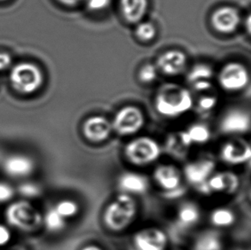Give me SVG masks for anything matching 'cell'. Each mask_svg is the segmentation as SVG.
Listing matches in <instances>:
<instances>
[{"label":"cell","mask_w":251,"mask_h":250,"mask_svg":"<svg viewBox=\"0 0 251 250\" xmlns=\"http://www.w3.org/2000/svg\"><path fill=\"white\" fill-rule=\"evenodd\" d=\"M192 105L193 99L190 92L179 85H164L155 99L157 111L167 117L182 115L190 111Z\"/></svg>","instance_id":"obj_1"},{"label":"cell","mask_w":251,"mask_h":250,"mask_svg":"<svg viewBox=\"0 0 251 250\" xmlns=\"http://www.w3.org/2000/svg\"><path fill=\"white\" fill-rule=\"evenodd\" d=\"M12 88L21 95H32L44 82V75L36 64L24 62L15 65L10 75Z\"/></svg>","instance_id":"obj_2"},{"label":"cell","mask_w":251,"mask_h":250,"mask_svg":"<svg viewBox=\"0 0 251 250\" xmlns=\"http://www.w3.org/2000/svg\"><path fill=\"white\" fill-rule=\"evenodd\" d=\"M136 213V203L132 198L127 195H121L106 208L104 220L109 229L120 231L129 226Z\"/></svg>","instance_id":"obj_3"},{"label":"cell","mask_w":251,"mask_h":250,"mask_svg":"<svg viewBox=\"0 0 251 250\" xmlns=\"http://www.w3.org/2000/svg\"><path fill=\"white\" fill-rule=\"evenodd\" d=\"M7 221L12 226L25 231L35 230L42 222L41 213L24 200L12 203L6 210Z\"/></svg>","instance_id":"obj_4"},{"label":"cell","mask_w":251,"mask_h":250,"mask_svg":"<svg viewBox=\"0 0 251 250\" xmlns=\"http://www.w3.org/2000/svg\"><path fill=\"white\" fill-rule=\"evenodd\" d=\"M126 154L127 159L134 165H148L159 158L160 146L153 139L140 137L133 140L127 145Z\"/></svg>","instance_id":"obj_5"},{"label":"cell","mask_w":251,"mask_h":250,"mask_svg":"<svg viewBox=\"0 0 251 250\" xmlns=\"http://www.w3.org/2000/svg\"><path fill=\"white\" fill-rule=\"evenodd\" d=\"M144 121L143 112L139 108L126 106L116 114L112 124V129L119 135H133L143 128Z\"/></svg>","instance_id":"obj_6"},{"label":"cell","mask_w":251,"mask_h":250,"mask_svg":"<svg viewBox=\"0 0 251 250\" xmlns=\"http://www.w3.org/2000/svg\"><path fill=\"white\" fill-rule=\"evenodd\" d=\"M250 75L246 68L238 63H230L222 68L219 74V82L226 91L242 90L248 85Z\"/></svg>","instance_id":"obj_7"},{"label":"cell","mask_w":251,"mask_h":250,"mask_svg":"<svg viewBox=\"0 0 251 250\" xmlns=\"http://www.w3.org/2000/svg\"><path fill=\"white\" fill-rule=\"evenodd\" d=\"M241 22V17L238 10L230 6L221 7L215 10L211 23L215 30L222 34H231L238 28Z\"/></svg>","instance_id":"obj_8"},{"label":"cell","mask_w":251,"mask_h":250,"mask_svg":"<svg viewBox=\"0 0 251 250\" xmlns=\"http://www.w3.org/2000/svg\"><path fill=\"white\" fill-rule=\"evenodd\" d=\"M187 58L185 54L180 51H166L160 55L157 61V69L163 74L175 76L181 74L186 68Z\"/></svg>","instance_id":"obj_9"},{"label":"cell","mask_w":251,"mask_h":250,"mask_svg":"<svg viewBox=\"0 0 251 250\" xmlns=\"http://www.w3.org/2000/svg\"><path fill=\"white\" fill-rule=\"evenodd\" d=\"M112 131V124L100 116L89 118L83 125L85 137L91 142H103L108 138Z\"/></svg>","instance_id":"obj_10"},{"label":"cell","mask_w":251,"mask_h":250,"mask_svg":"<svg viewBox=\"0 0 251 250\" xmlns=\"http://www.w3.org/2000/svg\"><path fill=\"white\" fill-rule=\"evenodd\" d=\"M135 243L140 250H164L167 239L161 230L146 229L136 235Z\"/></svg>","instance_id":"obj_11"},{"label":"cell","mask_w":251,"mask_h":250,"mask_svg":"<svg viewBox=\"0 0 251 250\" xmlns=\"http://www.w3.org/2000/svg\"><path fill=\"white\" fill-rule=\"evenodd\" d=\"M226 133H243L250 128V116L241 110H231L225 116L221 124Z\"/></svg>","instance_id":"obj_12"},{"label":"cell","mask_w":251,"mask_h":250,"mask_svg":"<svg viewBox=\"0 0 251 250\" xmlns=\"http://www.w3.org/2000/svg\"><path fill=\"white\" fill-rule=\"evenodd\" d=\"M3 170L11 177H25L33 172L34 162L27 156H10L3 163Z\"/></svg>","instance_id":"obj_13"},{"label":"cell","mask_w":251,"mask_h":250,"mask_svg":"<svg viewBox=\"0 0 251 250\" xmlns=\"http://www.w3.org/2000/svg\"><path fill=\"white\" fill-rule=\"evenodd\" d=\"M222 159L229 164H241L251 159V149L245 142H228L222 149Z\"/></svg>","instance_id":"obj_14"},{"label":"cell","mask_w":251,"mask_h":250,"mask_svg":"<svg viewBox=\"0 0 251 250\" xmlns=\"http://www.w3.org/2000/svg\"><path fill=\"white\" fill-rule=\"evenodd\" d=\"M148 7V0H120L121 13L129 24H137L142 22Z\"/></svg>","instance_id":"obj_15"},{"label":"cell","mask_w":251,"mask_h":250,"mask_svg":"<svg viewBox=\"0 0 251 250\" xmlns=\"http://www.w3.org/2000/svg\"><path fill=\"white\" fill-rule=\"evenodd\" d=\"M154 178L160 186L167 190H175L179 186L181 176L173 166H161L154 173Z\"/></svg>","instance_id":"obj_16"},{"label":"cell","mask_w":251,"mask_h":250,"mask_svg":"<svg viewBox=\"0 0 251 250\" xmlns=\"http://www.w3.org/2000/svg\"><path fill=\"white\" fill-rule=\"evenodd\" d=\"M213 71L209 66L199 64L196 65L189 74V81L193 84L197 91H205L212 87L211 79Z\"/></svg>","instance_id":"obj_17"},{"label":"cell","mask_w":251,"mask_h":250,"mask_svg":"<svg viewBox=\"0 0 251 250\" xmlns=\"http://www.w3.org/2000/svg\"><path fill=\"white\" fill-rule=\"evenodd\" d=\"M214 168V163L211 160H201L190 164L185 168V175L190 182L200 183L207 179Z\"/></svg>","instance_id":"obj_18"},{"label":"cell","mask_w":251,"mask_h":250,"mask_svg":"<svg viewBox=\"0 0 251 250\" xmlns=\"http://www.w3.org/2000/svg\"><path fill=\"white\" fill-rule=\"evenodd\" d=\"M238 179L233 174L223 173L213 176L208 182V188L211 191H233L238 186Z\"/></svg>","instance_id":"obj_19"},{"label":"cell","mask_w":251,"mask_h":250,"mask_svg":"<svg viewBox=\"0 0 251 250\" xmlns=\"http://www.w3.org/2000/svg\"><path fill=\"white\" fill-rule=\"evenodd\" d=\"M120 185L123 189L129 192L142 193L146 190L148 183L143 176L135 173H128L122 176Z\"/></svg>","instance_id":"obj_20"},{"label":"cell","mask_w":251,"mask_h":250,"mask_svg":"<svg viewBox=\"0 0 251 250\" xmlns=\"http://www.w3.org/2000/svg\"><path fill=\"white\" fill-rule=\"evenodd\" d=\"M235 216L232 212L224 208L215 210L211 216L212 223L219 227L229 226L233 224Z\"/></svg>","instance_id":"obj_21"},{"label":"cell","mask_w":251,"mask_h":250,"mask_svg":"<svg viewBox=\"0 0 251 250\" xmlns=\"http://www.w3.org/2000/svg\"><path fill=\"white\" fill-rule=\"evenodd\" d=\"M135 34L138 40L147 42L152 41L156 36V28L151 23L140 22L136 25Z\"/></svg>","instance_id":"obj_22"},{"label":"cell","mask_w":251,"mask_h":250,"mask_svg":"<svg viewBox=\"0 0 251 250\" xmlns=\"http://www.w3.org/2000/svg\"><path fill=\"white\" fill-rule=\"evenodd\" d=\"M44 222L48 230L51 231H58L65 227V219L59 213L53 209L49 210L46 213Z\"/></svg>","instance_id":"obj_23"},{"label":"cell","mask_w":251,"mask_h":250,"mask_svg":"<svg viewBox=\"0 0 251 250\" xmlns=\"http://www.w3.org/2000/svg\"><path fill=\"white\" fill-rule=\"evenodd\" d=\"M187 134L189 135L191 142L196 143H204L207 142L210 137L208 128L204 125H194L188 130Z\"/></svg>","instance_id":"obj_24"},{"label":"cell","mask_w":251,"mask_h":250,"mask_svg":"<svg viewBox=\"0 0 251 250\" xmlns=\"http://www.w3.org/2000/svg\"><path fill=\"white\" fill-rule=\"evenodd\" d=\"M178 218L184 225H192L199 219V212L196 206L188 204L179 210Z\"/></svg>","instance_id":"obj_25"},{"label":"cell","mask_w":251,"mask_h":250,"mask_svg":"<svg viewBox=\"0 0 251 250\" xmlns=\"http://www.w3.org/2000/svg\"><path fill=\"white\" fill-rule=\"evenodd\" d=\"M221 240L216 235H205L197 243L196 250H221Z\"/></svg>","instance_id":"obj_26"},{"label":"cell","mask_w":251,"mask_h":250,"mask_svg":"<svg viewBox=\"0 0 251 250\" xmlns=\"http://www.w3.org/2000/svg\"><path fill=\"white\" fill-rule=\"evenodd\" d=\"M55 210L61 215L64 219L75 216L78 213V206L72 200H62L57 204Z\"/></svg>","instance_id":"obj_27"},{"label":"cell","mask_w":251,"mask_h":250,"mask_svg":"<svg viewBox=\"0 0 251 250\" xmlns=\"http://www.w3.org/2000/svg\"><path fill=\"white\" fill-rule=\"evenodd\" d=\"M158 69L153 64H148L143 65L139 71L140 81L144 83H151L156 80Z\"/></svg>","instance_id":"obj_28"},{"label":"cell","mask_w":251,"mask_h":250,"mask_svg":"<svg viewBox=\"0 0 251 250\" xmlns=\"http://www.w3.org/2000/svg\"><path fill=\"white\" fill-rule=\"evenodd\" d=\"M19 191L23 196L29 197V198H34L40 195L41 189L34 183H27L21 185Z\"/></svg>","instance_id":"obj_29"},{"label":"cell","mask_w":251,"mask_h":250,"mask_svg":"<svg viewBox=\"0 0 251 250\" xmlns=\"http://www.w3.org/2000/svg\"><path fill=\"white\" fill-rule=\"evenodd\" d=\"M86 2L89 10L100 11L108 7L111 0H86Z\"/></svg>","instance_id":"obj_30"},{"label":"cell","mask_w":251,"mask_h":250,"mask_svg":"<svg viewBox=\"0 0 251 250\" xmlns=\"http://www.w3.org/2000/svg\"><path fill=\"white\" fill-rule=\"evenodd\" d=\"M14 190L5 183H0V203L6 202L12 198Z\"/></svg>","instance_id":"obj_31"},{"label":"cell","mask_w":251,"mask_h":250,"mask_svg":"<svg viewBox=\"0 0 251 250\" xmlns=\"http://www.w3.org/2000/svg\"><path fill=\"white\" fill-rule=\"evenodd\" d=\"M216 99L214 97H204L199 102V106L203 111H208L214 108V105H216Z\"/></svg>","instance_id":"obj_32"},{"label":"cell","mask_w":251,"mask_h":250,"mask_svg":"<svg viewBox=\"0 0 251 250\" xmlns=\"http://www.w3.org/2000/svg\"><path fill=\"white\" fill-rule=\"evenodd\" d=\"M12 63V58L10 55L6 52H0V71H5L10 67Z\"/></svg>","instance_id":"obj_33"},{"label":"cell","mask_w":251,"mask_h":250,"mask_svg":"<svg viewBox=\"0 0 251 250\" xmlns=\"http://www.w3.org/2000/svg\"><path fill=\"white\" fill-rule=\"evenodd\" d=\"M10 237H11V235H10L9 229L4 225H0V247L4 246L5 244H8L9 241H10Z\"/></svg>","instance_id":"obj_34"},{"label":"cell","mask_w":251,"mask_h":250,"mask_svg":"<svg viewBox=\"0 0 251 250\" xmlns=\"http://www.w3.org/2000/svg\"><path fill=\"white\" fill-rule=\"evenodd\" d=\"M59 3H63L64 5H67V6H75L79 3L84 2L86 0H58Z\"/></svg>","instance_id":"obj_35"},{"label":"cell","mask_w":251,"mask_h":250,"mask_svg":"<svg viewBox=\"0 0 251 250\" xmlns=\"http://www.w3.org/2000/svg\"><path fill=\"white\" fill-rule=\"evenodd\" d=\"M82 250H102L100 248H99L98 246H95V245H89L88 247H85Z\"/></svg>","instance_id":"obj_36"},{"label":"cell","mask_w":251,"mask_h":250,"mask_svg":"<svg viewBox=\"0 0 251 250\" xmlns=\"http://www.w3.org/2000/svg\"><path fill=\"white\" fill-rule=\"evenodd\" d=\"M3 1H7V0H0V2H3Z\"/></svg>","instance_id":"obj_37"}]
</instances>
